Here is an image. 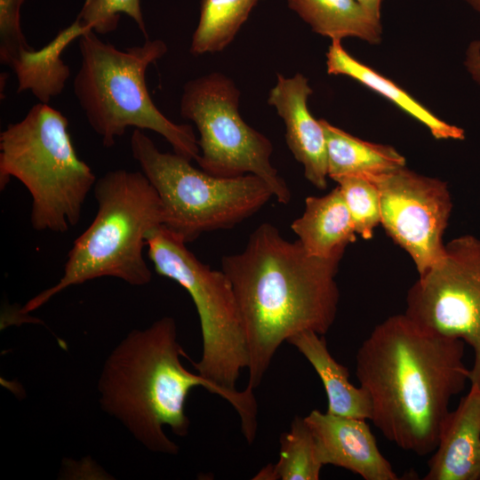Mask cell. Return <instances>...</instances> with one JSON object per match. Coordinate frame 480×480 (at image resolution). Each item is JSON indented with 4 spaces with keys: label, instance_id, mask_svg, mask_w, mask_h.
Wrapping results in <instances>:
<instances>
[{
    "label": "cell",
    "instance_id": "obj_11",
    "mask_svg": "<svg viewBox=\"0 0 480 480\" xmlns=\"http://www.w3.org/2000/svg\"><path fill=\"white\" fill-rule=\"evenodd\" d=\"M365 178L380 194V224L419 275L425 274L444 255L443 235L452 207L447 183L405 166Z\"/></svg>",
    "mask_w": 480,
    "mask_h": 480
},
{
    "label": "cell",
    "instance_id": "obj_12",
    "mask_svg": "<svg viewBox=\"0 0 480 480\" xmlns=\"http://www.w3.org/2000/svg\"><path fill=\"white\" fill-rule=\"evenodd\" d=\"M309 427L323 465H333L365 480H397L390 462L380 452L365 420L311 411Z\"/></svg>",
    "mask_w": 480,
    "mask_h": 480
},
{
    "label": "cell",
    "instance_id": "obj_8",
    "mask_svg": "<svg viewBox=\"0 0 480 480\" xmlns=\"http://www.w3.org/2000/svg\"><path fill=\"white\" fill-rule=\"evenodd\" d=\"M148 256L155 271L182 286L199 316L203 351L196 372L229 391L249 364L244 324L233 286L222 270L201 262L186 243L164 226L147 237Z\"/></svg>",
    "mask_w": 480,
    "mask_h": 480
},
{
    "label": "cell",
    "instance_id": "obj_5",
    "mask_svg": "<svg viewBox=\"0 0 480 480\" xmlns=\"http://www.w3.org/2000/svg\"><path fill=\"white\" fill-rule=\"evenodd\" d=\"M166 44L146 39L142 45L117 49L93 31L79 37L80 68L73 90L86 119L106 148L129 127L162 135L173 151L196 160L198 140L188 124L172 122L155 105L146 84L148 67L164 56Z\"/></svg>",
    "mask_w": 480,
    "mask_h": 480
},
{
    "label": "cell",
    "instance_id": "obj_24",
    "mask_svg": "<svg viewBox=\"0 0 480 480\" xmlns=\"http://www.w3.org/2000/svg\"><path fill=\"white\" fill-rule=\"evenodd\" d=\"M121 13L132 19L148 38L140 0H85L77 19L84 30L108 34L116 29Z\"/></svg>",
    "mask_w": 480,
    "mask_h": 480
},
{
    "label": "cell",
    "instance_id": "obj_28",
    "mask_svg": "<svg viewBox=\"0 0 480 480\" xmlns=\"http://www.w3.org/2000/svg\"><path fill=\"white\" fill-rule=\"evenodd\" d=\"M480 14V0H464Z\"/></svg>",
    "mask_w": 480,
    "mask_h": 480
},
{
    "label": "cell",
    "instance_id": "obj_19",
    "mask_svg": "<svg viewBox=\"0 0 480 480\" xmlns=\"http://www.w3.org/2000/svg\"><path fill=\"white\" fill-rule=\"evenodd\" d=\"M312 30L332 40L353 36L377 44L380 21L373 20L356 0H286Z\"/></svg>",
    "mask_w": 480,
    "mask_h": 480
},
{
    "label": "cell",
    "instance_id": "obj_25",
    "mask_svg": "<svg viewBox=\"0 0 480 480\" xmlns=\"http://www.w3.org/2000/svg\"><path fill=\"white\" fill-rule=\"evenodd\" d=\"M24 0H0V61L12 68L30 46L20 27V7Z\"/></svg>",
    "mask_w": 480,
    "mask_h": 480
},
{
    "label": "cell",
    "instance_id": "obj_14",
    "mask_svg": "<svg viewBox=\"0 0 480 480\" xmlns=\"http://www.w3.org/2000/svg\"><path fill=\"white\" fill-rule=\"evenodd\" d=\"M425 480H480V388L446 416Z\"/></svg>",
    "mask_w": 480,
    "mask_h": 480
},
{
    "label": "cell",
    "instance_id": "obj_20",
    "mask_svg": "<svg viewBox=\"0 0 480 480\" xmlns=\"http://www.w3.org/2000/svg\"><path fill=\"white\" fill-rule=\"evenodd\" d=\"M75 39L68 27L40 50L25 52L12 67L18 79L17 92L30 91L42 103L58 96L70 75L61 54Z\"/></svg>",
    "mask_w": 480,
    "mask_h": 480
},
{
    "label": "cell",
    "instance_id": "obj_15",
    "mask_svg": "<svg viewBox=\"0 0 480 480\" xmlns=\"http://www.w3.org/2000/svg\"><path fill=\"white\" fill-rule=\"evenodd\" d=\"M304 250L311 256L330 259L343 256L356 233L338 187L323 196H308L303 214L291 225Z\"/></svg>",
    "mask_w": 480,
    "mask_h": 480
},
{
    "label": "cell",
    "instance_id": "obj_6",
    "mask_svg": "<svg viewBox=\"0 0 480 480\" xmlns=\"http://www.w3.org/2000/svg\"><path fill=\"white\" fill-rule=\"evenodd\" d=\"M11 177L30 194L32 228L60 234L78 223L97 180L76 154L66 116L42 102L0 133L1 191Z\"/></svg>",
    "mask_w": 480,
    "mask_h": 480
},
{
    "label": "cell",
    "instance_id": "obj_18",
    "mask_svg": "<svg viewBox=\"0 0 480 480\" xmlns=\"http://www.w3.org/2000/svg\"><path fill=\"white\" fill-rule=\"evenodd\" d=\"M326 138L328 177H368L405 166L394 148L363 140L320 119Z\"/></svg>",
    "mask_w": 480,
    "mask_h": 480
},
{
    "label": "cell",
    "instance_id": "obj_2",
    "mask_svg": "<svg viewBox=\"0 0 480 480\" xmlns=\"http://www.w3.org/2000/svg\"><path fill=\"white\" fill-rule=\"evenodd\" d=\"M342 256L309 255L270 223L260 224L239 253L222 258L239 306L249 352V380L256 388L279 347L305 331L324 335L340 299L335 281Z\"/></svg>",
    "mask_w": 480,
    "mask_h": 480
},
{
    "label": "cell",
    "instance_id": "obj_13",
    "mask_svg": "<svg viewBox=\"0 0 480 480\" xmlns=\"http://www.w3.org/2000/svg\"><path fill=\"white\" fill-rule=\"evenodd\" d=\"M313 92L301 74L284 77L278 74L269 92L268 103L273 106L285 125V140L294 158L302 164L306 179L315 187H327L328 162L326 138L320 119L308 108Z\"/></svg>",
    "mask_w": 480,
    "mask_h": 480
},
{
    "label": "cell",
    "instance_id": "obj_10",
    "mask_svg": "<svg viewBox=\"0 0 480 480\" xmlns=\"http://www.w3.org/2000/svg\"><path fill=\"white\" fill-rule=\"evenodd\" d=\"M405 315L421 327L461 339L473 349L470 386L480 388V239H452L444 255L419 276L407 294Z\"/></svg>",
    "mask_w": 480,
    "mask_h": 480
},
{
    "label": "cell",
    "instance_id": "obj_1",
    "mask_svg": "<svg viewBox=\"0 0 480 480\" xmlns=\"http://www.w3.org/2000/svg\"><path fill=\"white\" fill-rule=\"evenodd\" d=\"M465 342L419 325L405 314L376 325L360 346L356 377L370 396L371 420L399 448L436 450L451 399L469 381Z\"/></svg>",
    "mask_w": 480,
    "mask_h": 480
},
{
    "label": "cell",
    "instance_id": "obj_17",
    "mask_svg": "<svg viewBox=\"0 0 480 480\" xmlns=\"http://www.w3.org/2000/svg\"><path fill=\"white\" fill-rule=\"evenodd\" d=\"M327 72L347 76L385 97L420 122L437 140H464L463 129L445 123L390 79L353 58L340 40H332L326 53Z\"/></svg>",
    "mask_w": 480,
    "mask_h": 480
},
{
    "label": "cell",
    "instance_id": "obj_16",
    "mask_svg": "<svg viewBox=\"0 0 480 480\" xmlns=\"http://www.w3.org/2000/svg\"><path fill=\"white\" fill-rule=\"evenodd\" d=\"M287 342L303 355L321 379L327 396L326 412L371 420L372 405L369 394L349 381L348 368L332 357L324 335L305 331L292 336Z\"/></svg>",
    "mask_w": 480,
    "mask_h": 480
},
{
    "label": "cell",
    "instance_id": "obj_3",
    "mask_svg": "<svg viewBox=\"0 0 480 480\" xmlns=\"http://www.w3.org/2000/svg\"><path fill=\"white\" fill-rule=\"evenodd\" d=\"M174 318L164 316L143 330L130 332L106 359L98 390L102 409L118 420L151 452L176 455L179 446L164 433L185 436L190 421L185 403L190 390L203 387L236 411L242 432L252 444L257 432L258 406L253 390L229 391L187 370Z\"/></svg>",
    "mask_w": 480,
    "mask_h": 480
},
{
    "label": "cell",
    "instance_id": "obj_21",
    "mask_svg": "<svg viewBox=\"0 0 480 480\" xmlns=\"http://www.w3.org/2000/svg\"><path fill=\"white\" fill-rule=\"evenodd\" d=\"M260 0H201L200 16L193 34L194 55L224 50L235 38Z\"/></svg>",
    "mask_w": 480,
    "mask_h": 480
},
{
    "label": "cell",
    "instance_id": "obj_7",
    "mask_svg": "<svg viewBox=\"0 0 480 480\" xmlns=\"http://www.w3.org/2000/svg\"><path fill=\"white\" fill-rule=\"evenodd\" d=\"M130 146L162 202L163 226L186 244L203 233L234 227L273 197L260 178L207 173L175 152L160 151L140 129L133 131Z\"/></svg>",
    "mask_w": 480,
    "mask_h": 480
},
{
    "label": "cell",
    "instance_id": "obj_22",
    "mask_svg": "<svg viewBox=\"0 0 480 480\" xmlns=\"http://www.w3.org/2000/svg\"><path fill=\"white\" fill-rule=\"evenodd\" d=\"M279 459L261 468L253 479L318 480L323 468L315 437L304 418L296 416L280 436Z\"/></svg>",
    "mask_w": 480,
    "mask_h": 480
},
{
    "label": "cell",
    "instance_id": "obj_27",
    "mask_svg": "<svg viewBox=\"0 0 480 480\" xmlns=\"http://www.w3.org/2000/svg\"><path fill=\"white\" fill-rule=\"evenodd\" d=\"M367 12V13L375 20L380 19V3L381 0H356Z\"/></svg>",
    "mask_w": 480,
    "mask_h": 480
},
{
    "label": "cell",
    "instance_id": "obj_26",
    "mask_svg": "<svg viewBox=\"0 0 480 480\" xmlns=\"http://www.w3.org/2000/svg\"><path fill=\"white\" fill-rule=\"evenodd\" d=\"M464 65L473 80L480 85V40H474L469 44Z\"/></svg>",
    "mask_w": 480,
    "mask_h": 480
},
{
    "label": "cell",
    "instance_id": "obj_9",
    "mask_svg": "<svg viewBox=\"0 0 480 480\" xmlns=\"http://www.w3.org/2000/svg\"><path fill=\"white\" fill-rule=\"evenodd\" d=\"M240 92L226 75L211 73L188 81L180 99V115L196 126L200 169L218 177L245 174L263 180L277 202L287 204L291 190L271 164L273 146L248 125L239 113Z\"/></svg>",
    "mask_w": 480,
    "mask_h": 480
},
{
    "label": "cell",
    "instance_id": "obj_4",
    "mask_svg": "<svg viewBox=\"0 0 480 480\" xmlns=\"http://www.w3.org/2000/svg\"><path fill=\"white\" fill-rule=\"evenodd\" d=\"M93 195L97 213L74 241L60 281L31 298L20 312L42 307L65 289L111 276L142 286L152 272L143 256L147 237L164 225L162 202L142 172L109 171L97 179Z\"/></svg>",
    "mask_w": 480,
    "mask_h": 480
},
{
    "label": "cell",
    "instance_id": "obj_23",
    "mask_svg": "<svg viewBox=\"0 0 480 480\" xmlns=\"http://www.w3.org/2000/svg\"><path fill=\"white\" fill-rule=\"evenodd\" d=\"M356 235L369 240L381 220L377 187L364 177H344L337 180Z\"/></svg>",
    "mask_w": 480,
    "mask_h": 480
}]
</instances>
